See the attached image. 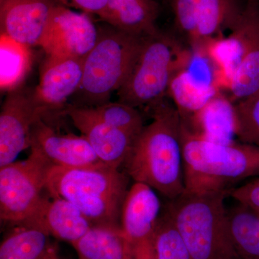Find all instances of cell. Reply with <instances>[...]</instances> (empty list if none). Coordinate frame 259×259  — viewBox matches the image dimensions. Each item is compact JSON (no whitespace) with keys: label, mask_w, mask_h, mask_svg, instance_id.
<instances>
[{"label":"cell","mask_w":259,"mask_h":259,"mask_svg":"<svg viewBox=\"0 0 259 259\" xmlns=\"http://www.w3.org/2000/svg\"><path fill=\"white\" fill-rule=\"evenodd\" d=\"M94 118L107 125L136 136L144 128V119L139 109L122 102H107L96 107H81Z\"/></svg>","instance_id":"d4e9b609"},{"label":"cell","mask_w":259,"mask_h":259,"mask_svg":"<svg viewBox=\"0 0 259 259\" xmlns=\"http://www.w3.org/2000/svg\"><path fill=\"white\" fill-rule=\"evenodd\" d=\"M31 48L0 35V88L10 92L20 88L32 65Z\"/></svg>","instance_id":"cb8c5ba5"},{"label":"cell","mask_w":259,"mask_h":259,"mask_svg":"<svg viewBox=\"0 0 259 259\" xmlns=\"http://www.w3.org/2000/svg\"><path fill=\"white\" fill-rule=\"evenodd\" d=\"M160 13L156 0H107L99 18L120 31L147 37L160 31L156 25Z\"/></svg>","instance_id":"ac0fdd59"},{"label":"cell","mask_w":259,"mask_h":259,"mask_svg":"<svg viewBox=\"0 0 259 259\" xmlns=\"http://www.w3.org/2000/svg\"><path fill=\"white\" fill-rule=\"evenodd\" d=\"M64 113L69 116L105 164L116 169L123 166L139 136L94 118L83 107L68 105Z\"/></svg>","instance_id":"9a60e30c"},{"label":"cell","mask_w":259,"mask_h":259,"mask_svg":"<svg viewBox=\"0 0 259 259\" xmlns=\"http://www.w3.org/2000/svg\"><path fill=\"white\" fill-rule=\"evenodd\" d=\"M182 121L191 133L206 141L221 144L236 141L234 103L222 92L197 113Z\"/></svg>","instance_id":"d6986e66"},{"label":"cell","mask_w":259,"mask_h":259,"mask_svg":"<svg viewBox=\"0 0 259 259\" xmlns=\"http://www.w3.org/2000/svg\"><path fill=\"white\" fill-rule=\"evenodd\" d=\"M53 243L51 236L25 224L12 226L0 245V259H41Z\"/></svg>","instance_id":"7402d4cb"},{"label":"cell","mask_w":259,"mask_h":259,"mask_svg":"<svg viewBox=\"0 0 259 259\" xmlns=\"http://www.w3.org/2000/svg\"><path fill=\"white\" fill-rule=\"evenodd\" d=\"M163 2H164V0H163Z\"/></svg>","instance_id":"d6a6232c"},{"label":"cell","mask_w":259,"mask_h":259,"mask_svg":"<svg viewBox=\"0 0 259 259\" xmlns=\"http://www.w3.org/2000/svg\"><path fill=\"white\" fill-rule=\"evenodd\" d=\"M258 23H259V6H258Z\"/></svg>","instance_id":"4dcf8cb0"},{"label":"cell","mask_w":259,"mask_h":259,"mask_svg":"<svg viewBox=\"0 0 259 259\" xmlns=\"http://www.w3.org/2000/svg\"><path fill=\"white\" fill-rule=\"evenodd\" d=\"M181 139L185 190L229 193L233 184L259 177V146L210 142L191 133L182 121Z\"/></svg>","instance_id":"3957f363"},{"label":"cell","mask_w":259,"mask_h":259,"mask_svg":"<svg viewBox=\"0 0 259 259\" xmlns=\"http://www.w3.org/2000/svg\"><path fill=\"white\" fill-rule=\"evenodd\" d=\"M128 184L127 174L107 165L81 168L52 167L48 173L46 190L51 197L74 204L94 226L121 228Z\"/></svg>","instance_id":"7a4b0ae2"},{"label":"cell","mask_w":259,"mask_h":259,"mask_svg":"<svg viewBox=\"0 0 259 259\" xmlns=\"http://www.w3.org/2000/svg\"><path fill=\"white\" fill-rule=\"evenodd\" d=\"M236 259H240V258H238H238H236Z\"/></svg>","instance_id":"1f68e13d"},{"label":"cell","mask_w":259,"mask_h":259,"mask_svg":"<svg viewBox=\"0 0 259 259\" xmlns=\"http://www.w3.org/2000/svg\"><path fill=\"white\" fill-rule=\"evenodd\" d=\"M221 93V88L217 85L199 79L185 69L172 80L168 97L173 100L181 118L186 120Z\"/></svg>","instance_id":"ffe728a7"},{"label":"cell","mask_w":259,"mask_h":259,"mask_svg":"<svg viewBox=\"0 0 259 259\" xmlns=\"http://www.w3.org/2000/svg\"><path fill=\"white\" fill-rule=\"evenodd\" d=\"M161 204L149 186L135 182L127 192L121 216L132 259H156L155 240Z\"/></svg>","instance_id":"9c48e42d"},{"label":"cell","mask_w":259,"mask_h":259,"mask_svg":"<svg viewBox=\"0 0 259 259\" xmlns=\"http://www.w3.org/2000/svg\"><path fill=\"white\" fill-rule=\"evenodd\" d=\"M46 115L32 92L19 88L8 93L0 113V167L14 162L30 147L32 127Z\"/></svg>","instance_id":"8fae6325"},{"label":"cell","mask_w":259,"mask_h":259,"mask_svg":"<svg viewBox=\"0 0 259 259\" xmlns=\"http://www.w3.org/2000/svg\"><path fill=\"white\" fill-rule=\"evenodd\" d=\"M155 255L156 259H193L166 207L158 218Z\"/></svg>","instance_id":"484cf974"},{"label":"cell","mask_w":259,"mask_h":259,"mask_svg":"<svg viewBox=\"0 0 259 259\" xmlns=\"http://www.w3.org/2000/svg\"><path fill=\"white\" fill-rule=\"evenodd\" d=\"M228 194L238 204L259 215V177L245 185L231 189Z\"/></svg>","instance_id":"83f0119b"},{"label":"cell","mask_w":259,"mask_h":259,"mask_svg":"<svg viewBox=\"0 0 259 259\" xmlns=\"http://www.w3.org/2000/svg\"><path fill=\"white\" fill-rule=\"evenodd\" d=\"M71 245L78 259H132L122 228L93 226Z\"/></svg>","instance_id":"44dd1931"},{"label":"cell","mask_w":259,"mask_h":259,"mask_svg":"<svg viewBox=\"0 0 259 259\" xmlns=\"http://www.w3.org/2000/svg\"><path fill=\"white\" fill-rule=\"evenodd\" d=\"M226 192L185 190L165 207L193 259L238 258L230 237L225 198Z\"/></svg>","instance_id":"5b68a950"},{"label":"cell","mask_w":259,"mask_h":259,"mask_svg":"<svg viewBox=\"0 0 259 259\" xmlns=\"http://www.w3.org/2000/svg\"><path fill=\"white\" fill-rule=\"evenodd\" d=\"M18 224L40 228L51 236L71 244L94 226L76 206L57 197H42L31 215Z\"/></svg>","instance_id":"e0dca14e"},{"label":"cell","mask_w":259,"mask_h":259,"mask_svg":"<svg viewBox=\"0 0 259 259\" xmlns=\"http://www.w3.org/2000/svg\"><path fill=\"white\" fill-rule=\"evenodd\" d=\"M56 4L69 8H75L90 15L101 14L107 4V0H54Z\"/></svg>","instance_id":"f1b7e54d"},{"label":"cell","mask_w":259,"mask_h":259,"mask_svg":"<svg viewBox=\"0 0 259 259\" xmlns=\"http://www.w3.org/2000/svg\"><path fill=\"white\" fill-rule=\"evenodd\" d=\"M193 51L173 32L145 37L139 55L122 86L118 102L151 112L168 97L172 80L188 66Z\"/></svg>","instance_id":"277c9868"},{"label":"cell","mask_w":259,"mask_h":259,"mask_svg":"<svg viewBox=\"0 0 259 259\" xmlns=\"http://www.w3.org/2000/svg\"><path fill=\"white\" fill-rule=\"evenodd\" d=\"M228 231L240 259H259V215L241 204L227 209Z\"/></svg>","instance_id":"603a6c76"},{"label":"cell","mask_w":259,"mask_h":259,"mask_svg":"<svg viewBox=\"0 0 259 259\" xmlns=\"http://www.w3.org/2000/svg\"><path fill=\"white\" fill-rule=\"evenodd\" d=\"M90 15L56 5L39 47L47 56L85 59L99 36V29Z\"/></svg>","instance_id":"30bf717a"},{"label":"cell","mask_w":259,"mask_h":259,"mask_svg":"<svg viewBox=\"0 0 259 259\" xmlns=\"http://www.w3.org/2000/svg\"><path fill=\"white\" fill-rule=\"evenodd\" d=\"M54 0H0L1 34L32 48L40 47Z\"/></svg>","instance_id":"2e32d148"},{"label":"cell","mask_w":259,"mask_h":259,"mask_svg":"<svg viewBox=\"0 0 259 259\" xmlns=\"http://www.w3.org/2000/svg\"><path fill=\"white\" fill-rule=\"evenodd\" d=\"M51 167L30 151L27 159L0 167V218L10 226L18 224L34 212L44 197Z\"/></svg>","instance_id":"ba28073f"},{"label":"cell","mask_w":259,"mask_h":259,"mask_svg":"<svg viewBox=\"0 0 259 259\" xmlns=\"http://www.w3.org/2000/svg\"><path fill=\"white\" fill-rule=\"evenodd\" d=\"M259 0H248L243 21L236 29L241 41L239 64L225 89L233 103L259 91Z\"/></svg>","instance_id":"5bb4252c"},{"label":"cell","mask_w":259,"mask_h":259,"mask_svg":"<svg viewBox=\"0 0 259 259\" xmlns=\"http://www.w3.org/2000/svg\"><path fill=\"white\" fill-rule=\"evenodd\" d=\"M174 18L173 32L192 51L236 30L244 18L248 0H164Z\"/></svg>","instance_id":"52a82bcc"},{"label":"cell","mask_w":259,"mask_h":259,"mask_svg":"<svg viewBox=\"0 0 259 259\" xmlns=\"http://www.w3.org/2000/svg\"><path fill=\"white\" fill-rule=\"evenodd\" d=\"M144 38L110 25L99 29L96 44L85 58L82 81L73 105L96 107L110 102L128 76Z\"/></svg>","instance_id":"8992f818"},{"label":"cell","mask_w":259,"mask_h":259,"mask_svg":"<svg viewBox=\"0 0 259 259\" xmlns=\"http://www.w3.org/2000/svg\"><path fill=\"white\" fill-rule=\"evenodd\" d=\"M236 138L259 146V91L234 103Z\"/></svg>","instance_id":"4316f807"},{"label":"cell","mask_w":259,"mask_h":259,"mask_svg":"<svg viewBox=\"0 0 259 259\" xmlns=\"http://www.w3.org/2000/svg\"><path fill=\"white\" fill-rule=\"evenodd\" d=\"M30 148L51 168H93L106 165L82 135L59 134L44 119L32 127Z\"/></svg>","instance_id":"7c38bea8"},{"label":"cell","mask_w":259,"mask_h":259,"mask_svg":"<svg viewBox=\"0 0 259 259\" xmlns=\"http://www.w3.org/2000/svg\"><path fill=\"white\" fill-rule=\"evenodd\" d=\"M41 259H61L59 254V248L56 243H53L47 253L42 256Z\"/></svg>","instance_id":"f546056e"},{"label":"cell","mask_w":259,"mask_h":259,"mask_svg":"<svg viewBox=\"0 0 259 259\" xmlns=\"http://www.w3.org/2000/svg\"><path fill=\"white\" fill-rule=\"evenodd\" d=\"M85 59L47 56L40 66V78L32 90L35 102L49 115L66 108V102L79 90Z\"/></svg>","instance_id":"4fadbf2b"},{"label":"cell","mask_w":259,"mask_h":259,"mask_svg":"<svg viewBox=\"0 0 259 259\" xmlns=\"http://www.w3.org/2000/svg\"><path fill=\"white\" fill-rule=\"evenodd\" d=\"M150 113L153 122L138 136L124 168L135 182L149 186L172 200L185 191L182 118L167 100Z\"/></svg>","instance_id":"6da1fadb"}]
</instances>
